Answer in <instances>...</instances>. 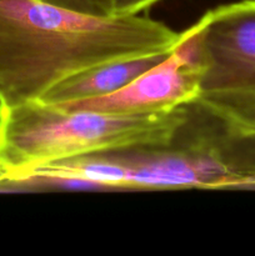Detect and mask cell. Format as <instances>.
<instances>
[{
    "label": "cell",
    "mask_w": 255,
    "mask_h": 256,
    "mask_svg": "<svg viewBox=\"0 0 255 256\" xmlns=\"http://www.w3.org/2000/svg\"><path fill=\"white\" fill-rule=\"evenodd\" d=\"M180 32L146 16L92 18L42 0H0V100H39L86 68L166 52Z\"/></svg>",
    "instance_id": "6da1fadb"
},
{
    "label": "cell",
    "mask_w": 255,
    "mask_h": 256,
    "mask_svg": "<svg viewBox=\"0 0 255 256\" xmlns=\"http://www.w3.org/2000/svg\"><path fill=\"white\" fill-rule=\"evenodd\" d=\"M188 112L189 104L148 114L64 110L39 100L5 106L0 124V168L6 172L5 180H10L58 160L168 144Z\"/></svg>",
    "instance_id": "7a4b0ae2"
},
{
    "label": "cell",
    "mask_w": 255,
    "mask_h": 256,
    "mask_svg": "<svg viewBox=\"0 0 255 256\" xmlns=\"http://www.w3.org/2000/svg\"><path fill=\"white\" fill-rule=\"evenodd\" d=\"M200 102H255V0L209 10L199 20Z\"/></svg>",
    "instance_id": "3957f363"
},
{
    "label": "cell",
    "mask_w": 255,
    "mask_h": 256,
    "mask_svg": "<svg viewBox=\"0 0 255 256\" xmlns=\"http://www.w3.org/2000/svg\"><path fill=\"white\" fill-rule=\"evenodd\" d=\"M202 72L199 24L196 22L190 29L180 32L179 40L162 62L122 89L105 96L55 106L105 114L166 112L199 99Z\"/></svg>",
    "instance_id": "277c9868"
},
{
    "label": "cell",
    "mask_w": 255,
    "mask_h": 256,
    "mask_svg": "<svg viewBox=\"0 0 255 256\" xmlns=\"http://www.w3.org/2000/svg\"><path fill=\"white\" fill-rule=\"evenodd\" d=\"M169 52L112 60L82 69L52 85L39 102L56 105L109 95L159 64Z\"/></svg>",
    "instance_id": "5b68a950"
},
{
    "label": "cell",
    "mask_w": 255,
    "mask_h": 256,
    "mask_svg": "<svg viewBox=\"0 0 255 256\" xmlns=\"http://www.w3.org/2000/svg\"><path fill=\"white\" fill-rule=\"evenodd\" d=\"M195 115L208 146L234 182V189H255V129L220 116L202 102Z\"/></svg>",
    "instance_id": "8992f818"
},
{
    "label": "cell",
    "mask_w": 255,
    "mask_h": 256,
    "mask_svg": "<svg viewBox=\"0 0 255 256\" xmlns=\"http://www.w3.org/2000/svg\"><path fill=\"white\" fill-rule=\"evenodd\" d=\"M46 4L92 18H112L114 0H42Z\"/></svg>",
    "instance_id": "52a82bcc"
},
{
    "label": "cell",
    "mask_w": 255,
    "mask_h": 256,
    "mask_svg": "<svg viewBox=\"0 0 255 256\" xmlns=\"http://www.w3.org/2000/svg\"><path fill=\"white\" fill-rule=\"evenodd\" d=\"M202 102L230 122L255 129V102Z\"/></svg>",
    "instance_id": "ba28073f"
},
{
    "label": "cell",
    "mask_w": 255,
    "mask_h": 256,
    "mask_svg": "<svg viewBox=\"0 0 255 256\" xmlns=\"http://www.w3.org/2000/svg\"><path fill=\"white\" fill-rule=\"evenodd\" d=\"M160 0H114V9L116 16L138 15L149 9Z\"/></svg>",
    "instance_id": "9c48e42d"
},
{
    "label": "cell",
    "mask_w": 255,
    "mask_h": 256,
    "mask_svg": "<svg viewBox=\"0 0 255 256\" xmlns=\"http://www.w3.org/2000/svg\"><path fill=\"white\" fill-rule=\"evenodd\" d=\"M4 110H5V105L2 104V100H0V124H2V115H4Z\"/></svg>",
    "instance_id": "30bf717a"
},
{
    "label": "cell",
    "mask_w": 255,
    "mask_h": 256,
    "mask_svg": "<svg viewBox=\"0 0 255 256\" xmlns=\"http://www.w3.org/2000/svg\"><path fill=\"white\" fill-rule=\"evenodd\" d=\"M5 179H6V172H5L4 170L0 168V182H2V180H5Z\"/></svg>",
    "instance_id": "8fae6325"
}]
</instances>
